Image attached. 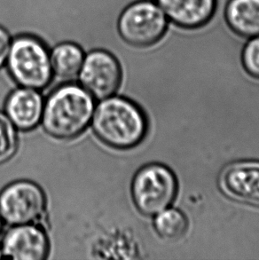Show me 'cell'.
<instances>
[{
  "label": "cell",
  "instance_id": "obj_8",
  "mask_svg": "<svg viewBox=\"0 0 259 260\" xmlns=\"http://www.w3.org/2000/svg\"><path fill=\"white\" fill-rule=\"evenodd\" d=\"M217 185L229 199L259 208V161L242 160L224 166L217 178Z\"/></svg>",
  "mask_w": 259,
  "mask_h": 260
},
{
  "label": "cell",
  "instance_id": "obj_15",
  "mask_svg": "<svg viewBox=\"0 0 259 260\" xmlns=\"http://www.w3.org/2000/svg\"><path fill=\"white\" fill-rule=\"evenodd\" d=\"M18 144L17 128L6 113L0 111V165L14 157L17 152Z\"/></svg>",
  "mask_w": 259,
  "mask_h": 260
},
{
  "label": "cell",
  "instance_id": "obj_5",
  "mask_svg": "<svg viewBox=\"0 0 259 260\" xmlns=\"http://www.w3.org/2000/svg\"><path fill=\"white\" fill-rule=\"evenodd\" d=\"M169 23L168 18L154 0H137L120 14L118 32L130 45L146 47L165 36Z\"/></svg>",
  "mask_w": 259,
  "mask_h": 260
},
{
  "label": "cell",
  "instance_id": "obj_19",
  "mask_svg": "<svg viewBox=\"0 0 259 260\" xmlns=\"http://www.w3.org/2000/svg\"><path fill=\"white\" fill-rule=\"evenodd\" d=\"M1 257H3V254H2V250H1V248H0V258Z\"/></svg>",
  "mask_w": 259,
  "mask_h": 260
},
{
  "label": "cell",
  "instance_id": "obj_11",
  "mask_svg": "<svg viewBox=\"0 0 259 260\" xmlns=\"http://www.w3.org/2000/svg\"><path fill=\"white\" fill-rule=\"evenodd\" d=\"M169 21L184 28H196L213 17L217 0H154Z\"/></svg>",
  "mask_w": 259,
  "mask_h": 260
},
{
  "label": "cell",
  "instance_id": "obj_6",
  "mask_svg": "<svg viewBox=\"0 0 259 260\" xmlns=\"http://www.w3.org/2000/svg\"><path fill=\"white\" fill-rule=\"evenodd\" d=\"M46 204L42 188L29 180L11 183L0 193V215L4 223L11 226L41 220Z\"/></svg>",
  "mask_w": 259,
  "mask_h": 260
},
{
  "label": "cell",
  "instance_id": "obj_16",
  "mask_svg": "<svg viewBox=\"0 0 259 260\" xmlns=\"http://www.w3.org/2000/svg\"><path fill=\"white\" fill-rule=\"evenodd\" d=\"M241 61L243 71L259 80V36L247 39L242 47Z\"/></svg>",
  "mask_w": 259,
  "mask_h": 260
},
{
  "label": "cell",
  "instance_id": "obj_9",
  "mask_svg": "<svg viewBox=\"0 0 259 260\" xmlns=\"http://www.w3.org/2000/svg\"><path fill=\"white\" fill-rule=\"evenodd\" d=\"M3 257L16 260H44L49 254V239L36 224L12 225L0 245Z\"/></svg>",
  "mask_w": 259,
  "mask_h": 260
},
{
  "label": "cell",
  "instance_id": "obj_14",
  "mask_svg": "<svg viewBox=\"0 0 259 260\" xmlns=\"http://www.w3.org/2000/svg\"><path fill=\"white\" fill-rule=\"evenodd\" d=\"M153 225L155 233L166 241H179L188 230V218L182 211L175 208H166L154 215Z\"/></svg>",
  "mask_w": 259,
  "mask_h": 260
},
{
  "label": "cell",
  "instance_id": "obj_13",
  "mask_svg": "<svg viewBox=\"0 0 259 260\" xmlns=\"http://www.w3.org/2000/svg\"><path fill=\"white\" fill-rule=\"evenodd\" d=\"M85 52L80 46L70 41L59 43L50 49L53 76L70 81L78 77Z\"/></svg>",
  "mask_w": 259,
  "mask_h": 260
},
{
  "label": "cell",
  "instance_id": "obj_7",
  "mask_svg": "<svg viewBox=\"0 0 259 260\" xmlns=\"http://www.w3.org/2000/svg\"><path fill=\"white\" fill-rule=\"evenodd\" d=\"M80 85L94 99L103 100L115 95L123 80L119 61L104 49H93L85 53L78 74Z\"/></svg>",
  "mask_w": 259,
  "mask_h": 260
},
{
  "label": "cell",
  "instance_id": "obj_2",
  "mask_svg": "<svg viewBox=\"0 0 259 260\" xmlns=\"http://www.w3.org/2000/svg\"><path fill=\"white\" fill-rule=\"evenodd\" d=\"M95 109V99L80 85L69 83L47 97L43 109V128L59 140L77 138L87 129Z\"/></svg>",
  "mask_w": 259,
  "mask_h": 260
},
{
  "label": "cell",
  "instance_id": "obj_10",
  "mask_svg": "<svg viewBox=\"0 0 259 260\" xmlns=\"http://www.w3.org/2000/svg\"><path fill=\"white\" fill-rule=\"evenodd\" d=\"M44 103L39 90L20 86L8 95L5 113L17 130L30 131L41 123Z\"/></svg>",
  "mask_w": 259,
  "mask_h": 260
},
{
  "label": "cell",
  "instance_id": "obj_3",
  "mask_svg": "<svg viewBox=\"0 0 259 260\" xmlns=\"http://www.w3.org/2000/svg\"><path fill=\"white\" fill-rule=\"evenodd\" d=\"M6 67L11 78L21 87L40 91L53 80L50 49L33 36L13 38Z\"/></svg>",
  "mask_w": 259,
  "mask_h": 260
},
{
  "label": "cell",
  "instance_id": "obj_4",
  "mask_svg": "<svg viewBox=\"0 0 259 260\" xmlns=\"http://www.w3.org/2000/svg\"><path fill=\"white\" fill-rule=\"evenodd\" d=\"M178 179L172 170L153 162L140 168L132 183V197L137 210L147 217L154 216L175 201Z\"/></svg>",
  "mask_w": 259,
  "mask_h": 260
},
{
  "label": "cell",
  "instance_id": "obj_12",
  "mask_svg": "<svg viewBox=\"0 0 259 260\" xmlns=\"http://www.w3.org/2000/svg\"><path fill=\"white\" fill-rule=\"evenodd\" d=\"M224 17L229 27L242 38L259 36V0H228Z\"/></svg>",
  "mask_w": 259,
  "mask_h": 260
},
{
  "label": "cell",
  "instance_id": "obj_18",
  "mask_svg": "<svg viewBox=\"0 0 259 260\" xmlns=\"http://www.w3.org/2000/svg\"><path fill=\"white\" fill-rule=\"evenodd\" d=\"M3 219H2V217H1V215H0V233L2 232V229H3Z\"/></svg>",
  "mask_w": 259,
  "mask_h": 260
},
{
  "label": "cell",
  "instance_id": "obj_1",
  "mask_svg": "<svg viewBox=\"0 0 259 260\" xmlns=\"http://www.w3.org/2000/svg\"><path fill=\"white\" fill-rule=\"evenodd\" d=\"M95 135L116 149H129L140 144L148 130L143 110L128 99L110 96L95 106L91 118Z\"/></svg>",
  "mask_w": 259,
  "mask_h": 260
},
{
  "label": "cell",
  "instance_id": "obj_17",
  "mask_svg": "<svg viewBox=\"0 0 259 260\" xmlns=\"http://www.w3.org/2000/svg\"><path fill=\"white\" fill-rule=\"evenodd\" d=\"M12 39L7 29L0 26V70L3 69L7 63V57L10 51Z\"/></svg>",
  "mask_w": 259,
  "mask_h": 260
}]
</instances>
